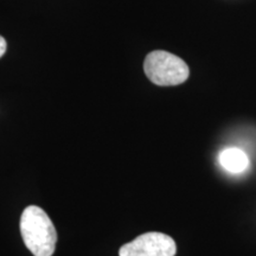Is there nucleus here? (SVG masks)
Wrapping results in <instances>:
<instances>
[{"label": "nucleus", "mask_w": 256, "mask_h": 256, "mask_svg": "<svg viewBox=\"0 0 256 256\" xmlns=\"http://www.w3.org/2000/svg\"><path fill=\"white\" fill-rule=\"evenodd\" d=\"M23 241L34 256H52L55 252L57 232L50 217L40 206H30L20 218Z\"/></svg>", "instance_id": "nucleus-1"}, {"label": "nucleus", "mask_w": 256, "mask_h": 256, "mask_svg": "<svg viewBox=\"0 0 256 256\" xmlns=\"http://www.w3.org/2000/svg\"><path fill=\"white\" fill-rule=\"evenodd\" d=\"M144 70L150 81L162 87L182 84L190 75L188 64L180 57L162 50L152 51L146 56Z\"/></svg>", "instance_id": "nucleus-2"}, {"label": "nucleus", "mask_w": 256, "mask_h": 256, "mask_svg": "<svg viewBox=\"0 0 256 256\" xmlns=\"http://www.w3.org/2000/svg\"><path fill=\"white\" fill-rule=\"evenodd\" d=\"M174 238L162 232H147L120 248V256H174Z\"/></svg>", "instance_id": "nucleus-3"}, {"label": "nucleus", "mask_w": 256, "mask_h": 256, "mask_svg": "<svg viewBox=\"0 0 256 256\" xmlns=\"http://www.w3.org/2000/svg\"><path fill=\"white\" fill-rule=\"evenodd\" d=\"M220 164L230 174H241L249 166V159L242 150L232 147L220 152L218 156Z\"/></svg>", "instance_id": "nucleus-4"}, {"label": "nucleus", "mask_w": 256, "mask_h": 256, "mask_svg": "<svg viewBox=\"0 0 256 256\" xmlns=\"http://www.w3.org/2000/svg\"><path fill=\"white\" fill-rule=\"evenodd\" d=\"M6 49H8V44H6L5 38L0 36V58L4 56V54L6 52Z\"/></svg>", "instance_id": "nucleus-5"}]
</instances>
